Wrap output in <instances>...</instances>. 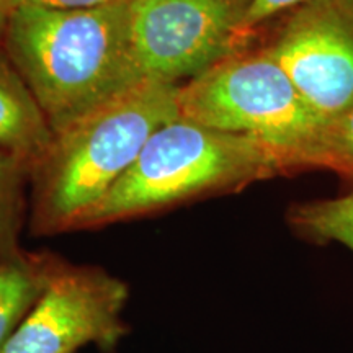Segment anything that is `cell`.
Masks as SVG:
<instances>
[{
	"instance_id": "1",
	"label": "cell",
	"mask_w": 353,
	"mask_h": 353,
	"mask_svg": "<svg viewBox=\"0 0 353 353\" xmlns=\"http://www.w3.org/2000/svg\"><path fill=\"white\" fill-rule=\"evenodd\" d=\"M130 2L12 8L3 50L54 134L144 81L132 50Z\"/></svg>"
},
{
	"instance_id": "2",
	"label": "cell",
	"mask_w": 353,
	"mask_h": 353,
	"mask_svg": "<svg viewBox=\"0 0 353 353\" xmlns=\"http://www.w3.org/2000/svg\"><path fill=\"white\" fill-rule=\"evenodd\" d=\"M179 87L144 79L56 132L30 170L39 232L77 228L131 169L154 132L180 117Z\"/></svg>"
},
{
	"instance_id": "3",
	"label": "cell",
	"mask_w": 353,
	"mask_h": 353,
	"mask_svg": "<svg viewBox=\"0 0 353 353\" xmlns=\"http://www.w3.org/2000/svg\"><path fill=\"white\" fill-rule=\"evenodd\" d=\"M278 174H285L280 157L259 139L176 117L148 139L131 169L77 228L117 223L196 196L237 192Z\"/></svg>"
},
{
	"instance_id": "4",
	"label": "cell",
	"mask_w": 353,
	"mask_h": 353,
	"mask_svg": "<svg viewBox=\"0 0 353 353\" xmlns=\"http://www.w3.org/2000/svg\"><path fill=\"white\" fill-rule=\"evenodd\" d=\"M180 117L213 130L259 139L285 172L301 159L325 125L265 50L237 51L179 87Z\"/></svg>"
},
{
	"instance_id": "5",
	"label": "cell",
	"mask_w": 353,
	"mask_h": 353,
	"mask_svg": "<svg viewBox=\"0 0 353 353\" xmlns=\"http://www.w3.org/2000/svg\"><path fill=\"white\" fill-rule=\"evenodd\" d=\"M250 0H131V41L144 79L176 83L242 51Z\"/></svg>"
},
{
	"instance_id": "6",
	"label": "cell",
	"mask_w": 353,
	"mask_h": 353,
	"mask_svg": "<svg viewBox=\"0 0 353 353\" xmlns=\"http://www.w3.org/2000/svg\"><path fill=\"white\" fill-rule=\"evenodd\" d=\"M128 286L99 268L48 270L46 285L0 353H76L110 347L125 332Z\"/></svg>"
},
{
	"instance_id": "7",
	"label": "cell",
	"mask_w": 353,
	"mask_h": 353,
	"mask_svg": "<svg viewBox=\"0 0 353 353\" xmlns=\"http://www.w3.org/2000/svg\"><path fill=\"white\" fill-rule=\"evenodd\" d=\"M263 50L324 120L353 107V7L345 0L294 8Z\"/></svg>"
},
{
	"instance_id": "8",
	"label": "cell",
	"mask_w": 353,
	"mask_h": 353,
	"mask_svg": "<svg viewBox=\"0 0 353 353\" xmlns=\"http://www.w3.org/2000/svg\"><path fill=\"white\" fill-rule=\"evenodd\" d=\"M54 131L37 97L0 48V149L26 162L30 170L44 157Z\"/></svg>"
},
{
	"instance_id": "9",
	"label": "cell",
	"mask_w": 353,
	"mask_h": 353,
	"mask_svg": "<svg viewBox=\"0 0 353 353\" xmlns=\"http://www.w3.org/2000/svg\"><path fill=\"white\" fill-rule=\"evenodd\" d=\"M288 224L299 237L324 245L339 242L353 250V193L291 206Z\"/></svg>"
},
{
	"instance_id": "10",
	"label": "cell",
	"mask_w": 353,
	"mask_h": 353,
	"mask_svg": "<svg viewBox=\"0 0 353 353\" xmlns=\"http://www.w3.org/2000/svg\"><path fill=\"white\" fill-rule=\"evenodd\" d=\"M48 270L10 260L0 263V350L34 306L46 285Z\"/></svg>"
},
{
	"instance_id": "11",
	"label": "cell",
	"mask_w": 353,
	"mask_h": 353,
	"mask_svg": "<svg viewBox=\"0 0 353 353\" xmlns=\"http://www.w3.org/2000/svg\"><path fill=\"white\" fill-rule=\"evenodd\" d=\"M301 169H324L353 180V107L325 121L301 159Z\"/></svg>"
},
{
	"instance_id": "12",
	"label": "cell",
	"mask_w": 353,
	"mask_h": 353,
	"mask_svg": "<svg viewBox=\"0 0 353 353\" xmlns=\"http://www.w3.org/2000/svg\"><path fill=\"white\" fill-rule=\"evenodd\" d=\"M30 167L13 154L0 149V249L15 241L21 211V182Z\"/></svg>"
},
{
	"instance_id": "13",
	"label": "cell",
	"mask_w": 353,
	"mask_h": 353,
	"mask_svg": "<svg viewBox=\"0 0 353 353\" xmlns=\"http://www.w3.org/2000/svg\"><path fill=\"white\" fill-rule=\"evenodd\" d=\"M307 2L309 0H250L241 23V37L244 43L265 21L280 15L281 12L294 10Z\"/></svg>"
},
{
	"instance_id": "14",
	"label": "cell",
	"mask_w": 353,
	"mask_h": 353,
	"mask_svg": "<svg viewBox=\"0 0 353 353\" xmlns=\"http://www.w3.org/2000/svg\"><path fill=\"white\" fill-rule=\"evenodd\" d=\"M117 2H126V0H10L12 7L39 6L50 8H92Z\"/></svg>"
},
{
	"instance_id": "15",
	"label": "cell",
	"mask_w": 353,
	"mask_h": 353,
	"mask_svg": "<svg viewBox=\"0 0 353 353\" xmlns=\"http://www.w3.org/2000/svg\"><path fill=\"white\" fill-rule=\"evenodd\" d=\"M10 0H0V48H3V38H6L8 17L12 12Z\"/></svg>"
},
{
	"instance_id": "16",
	"label": "cell",
	"mask_w": 353,
	"mask_h": 353,
	"mask_svg": "<svg viewBox=\"0 0 353 353\" xmlns=\"http://www.w3.org/2000/svg\"><path fill=\"white\" fill-rule=\"evenodd\" d=\"M345 2H347L350 7H353V0H345Z\"/></svg>"
}]
</instances>
